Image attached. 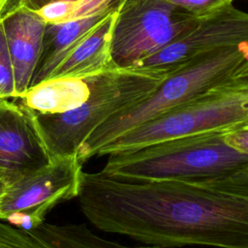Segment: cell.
<instances>
[{
	"mask_svg": "<svg viewBox=\"0 0 248 248\" xmlns=\"http://www.w3.org/2000/svg\"><path fill=\"white\" fill-rule=\"evenodd\" d=\"M200 185L248 198V166L229 176L204 183H200Z\"/></svg>",
	"mask_w": 248,
	"mask_h": 248,
	"instance_id": "2e32d148",
	"label": "cell"
},
{
	"mask_svg": "<svg viewBox=\"0 0 248 248\" xmlns=\"http://www.w3.org/2000/svg\"><path fill=\"white\" fill-rule=\"evenodd\" d=\"M17 98L13 64L6 41L4 27L0 19V99Z\"/></svg>",
	"mask_w": 248,
	"mask_h": 248,
	"instance_id": "9a60e30c",
	"label": "cell"
},
{
	"mask_svg": "<svg viewBox=\"0 0 248 248\" xmlns=\"http://www.w3.org/2000/svg\"><path fill=\"white\" fill-rule=\"evenodd\" d=\"M96 76L46 79L31 86L16 100H18V105L30 111L66 112L79 107L88 99Z\"/></svg>",
	"mask_w": 248,
	"mask_h": 248,
	"instance_id": "7c38bea8",
	"label": "cell"
},
{
	"mask_svg": "<svg viewBox=\"0 0 248 248\" xmlns=\"http://www.w3.org/2000/svg\"><path fill=\"white\" fill-rule=\"evenodd\" d=\"M0 248H49L30 231L0 221Z\"/></svg>",
	"mask_w": 248,
	"mask_h": 248,
	"instance_id": "5bb4252c",
	"label": "cell"
},
{
	"mask_svg": "<svg viewBox=\"0 0 248 248\" xmlns=\"http://www.w3.org/2000/svg\"><path fill=\"white\" fill-rule=\"evenodd\" d=\"M170 71L156 68H114L96 76L88 99L61 113L27 110L51 159L75 156L104 121L149 96Z\"/></svg>",
	"mask_w": 248,
	"mask_h": 248,
	"instance_id": "277c9868",
	"label": "cell"
},
{
	"mask_svg": "<svg viewBox=\"0 0 248 248\" xmlns=\"http://www.w3.org/2000/svg\"><path fill=\"white\" fill-rule=\"evenodd\" d=\"M26 0H0V19L24 6Z\"/></svg>",
	"mask_w": 248,
	"mask_h": 248,
	"instance_id": "d6986e66",
	"label": "cell"
},
{
	"mask_svg": "<svg viewBox=\"0 0 248 248\" xmlns=\"http://www.w3.org/2000/svg\"><path fill=\"white\" fill-rule=\"evenodd\" d=\"M248 125V79H231L190 102L123 133L97 156L134 150L144 145Z\"/></svg>",
	"mask_w": 248,
	"mask_h": 248,
	"instance_id": "5b68a950",
	"label": "cell"
},
{
	"mask_svg": "<svg viewBox=\"0 0 248 248\" xmlns=\"http://www.w3.org/2000/svg\"><path fill=\"white\" fill-rule=\"evenodd\" d=\"M115 11L103 19L59 63L46 79L86 78L114 69L109 56V38Z\"/></svg>",
	"mask_w": 248,
	"mask_h": 248,
	"instance_id": "8fae6325",
	"label": "cell"
},
{
	"mask_svg": "<svg viewBox=\"0 0 248 248\" xmlns=\"http://www.w3.org/2000/svg\"><path fill=\"white\" fill-rule=\"evenodd\" d=\"M227 142L233 148L248 153V125L228 130L225 135Z\"/></svg>",
	"mask_w": 248,
	"mask_h": 248,
	"instance_id": "ac0fdd59",
	"label": "cell"
},
{
	"mask_svg": "<svg viewBox=\"0 0 248 248\" xmlns=\"http://www.w3.org/2000/svg\"><path fill=\"white\" fill-rule=\"evenodd\" d=\"M232 79H248V52L242 64L235 70Z\"/></svg>",
	"mask_w": 248,
	"mask_h": 248,
	"instance_id": "ffe728a7",
	"label": "cell"
},
{
	"mask_svg": "<svg viewBox=\"0 0 248 248\" xmlns=\"http://www.w3.org/2000/svg\"><path fill=\"white\" fill-rule=\"evenodd\" d=\"M1 20L19 98L30 87L41 54L46 23L34 11L24 6Z\"/></svg>",
	"mask_w": 248,
	"mask_h": 248,
	"instance_id": "30bf717a",
	"label": "cell"
},
{
	"mask_svg": "<svg viewBox=\"0 0 248 248\" xmlns=\"http://www.w3.org/2000/svg\"><path fill=\"white\" fill-rule=\"evenodd\" d=\"M227 131L183 136L112 153L101 171L128 181L200 184L220 179L248 166V153L227 142Z\"/></svg>",
	"mask_w": 248,
	"mask_h": 248,
	"instance_id": "7a4b0ae2",
	"label": "cell"
},
{
	"mask_svg": "<svg viewBox=\"0 0 248 248\" xmlns=\"http://www.w3.org/2000/svg\"><path fill=\"white\" fill-rule=\"evenodd\" d=\"M248 45V13L230 4L205 17L178 40L141 61L138 67L170 71L211 50Z\"/></svg>",
	"mask_w": 248,
	"mask_h": 248,
	"instance_id": "ba28073f",
	"label": "cell"
},
{
	"mask_svg": "<svg viewBox=\"0 0 248 248\" xmlns=\"http://www.w3.org/2000/svg\"><path fill=\"white\" fill-rule=\"evenodd\" d=\"M247 52L248 45L218 48L170 70L149 96L99 125L80 145L77 157L83 164L128 130L232 79L235 70L242 64Z\"/></svg>",
	"mask_w": 248,
	"mask_h": 248,
	"instance_id": "3957f363",
	"label": "cell"
},
{
	"mask_svg": "<svg viewBox=\"0 0 248 248\" xmlns=\"http://www.w3.org/2000/svg\"><path fill=\"white\" fill-rule=\"evenodd\" d=\"M30 232L49 248H161L155 245H122L98 236L84 224L53 225L44 222Z\"/></svg>",
	"mask_w": 248,
	"mask_h": 248,
	"instance_id": "4fadbf2b",
	"label": "cell"
},
{
	"mask_svg": "<svg viewBox=\"0 0 248 248\" xmlns=\"http://www.w3.org/2000/svg\"><path fill=\"white\" fill-rule=\"evenodd\" d=\"M176 8L200 19L224 7L232 4L234 0H168Z\"/></svg>",
	"mask_w": 248,
	"mask_h": 248,
	"instance_id": "e0dca14e",
	"label": "cell"
},
{
	"mask_svg": "<svg viewBox=\"0 0 248 248\" xmlns=\"http://www.w3.org/2000/svg\"><path fill=\"white\" fill-rule=\"evenodd\" d=\"M198 20L168 0H121L109 38L112 66L138 67L192 30Z\"/></svg>",
	"mask_w": 248,
	"mask_h": 248,
	"instance_id": "8992f818",
	"label": "cell"
},
{
	"mask_svg": "<svg viewBox=\"0 0 248 248\" xmlns=\"http://www.w3.org/2000/svg\"><path fill=\"white\" fill-rule=\"evenodd\" d=\"M1 195H2V194H0V200H1Z\"/></svg>",
	"mask_w": 248,
	"mask_h": 248,
	"instance_id": "603a6c76",
	"label": "cell"
},
{
	"mask_svg": "<svg viewBox=\"0 0 248 248\" xmlns=\"http://www.w3.org/2000/svg\"><path fill=\"white\" fill-rule=\"evenodd\" d=\"M50 162L31 114L16 102L0 99V176L7 187Z\"/></svg>",
	"mask_w": 248,
	"mask_h": 248,
	"instance_id": "9c48e42d",
	"label": "cell"
},
{
	"mask_svg": "<svg viewBox=\"0 0 248 248\" xmlns=\"http://www.w3.org/2000/svg\"><path fill=\"white\" fill-rule=\"evenodd\" d=\"M77 198L99 230L161 248H248V198L179 181L80 176Z\"/></svg>",
	"mask_w": 248,
	"mask_h": 248,
	"instance_id": "6da1fadb",
	"label": "cell"
},
{
	"mask_svg": "<svg viewBox=\"0 0 248 248\" xmlns=\"http://www.w3.org/2000/svg\"><path fill=\"white\" fill-rule=\"evenodd\" d=\"M6 188H7V185L4 182V180L2 179V177L0 176V194H3L6 190Z\"/></svg>",
	"mask_w": 248,
	"mask_h": 248,
	"instance_id": "7402d4cb",
	"label": "cell"
},
{
	"mask_svg": "<svg viewBox=\"0 0 248 248\" xmlns=\"http://www.w3.org/2000/svg\"><path fill=\"white\" fill-rule=\"evenodd\" d=\"M77 155L51 159L38 171L8 186L1 195L0 220L31 231L58 203L77 198L82 173Z\"/></svg>",
	"mask_w": 248,
	"mask_h": 248,
	"instance_id": "52a82bcc",
	"label": "cell"
},
{
	"mask_svg": "<svg viewBox=\"0 0 248 248\" xmlns=\"http://www.w3.org/2000/svg\"><path fill=\"white\" fill-rule=\"evenodd\" d=\"M55 1H75V0H26L24 3V7L32 11H36L41 7L45 6L46 4H48L50 2H55Z\"/></svg>",
	"mask_w": 248,
	"mask_h": 248,
	"instance_id": "44dd1931",
	"label": "cell"
}]
</instances>
